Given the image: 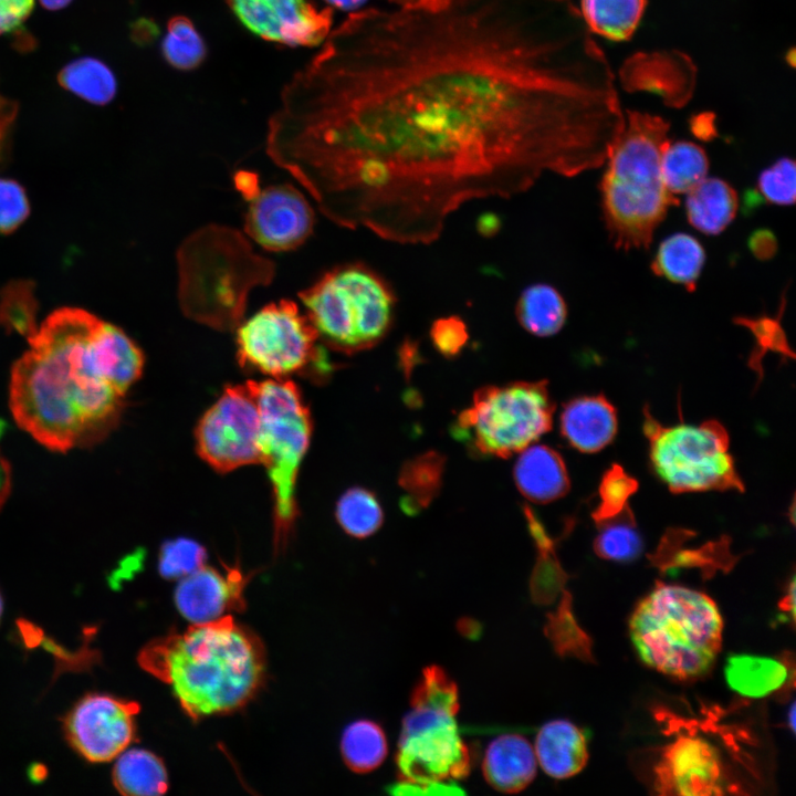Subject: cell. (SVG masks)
I'll list each match as a JSON object with an SVG mask.
<instances>
[{
    "label": "cell",
    "mask_w": 796,
    "mask_h": 796,
    "mask_svg": "<svg viewBox=\"0 0 796 796\" xmlns=\"http://www.w3.org/2000/svg\"><path fill=\"white\" fill-rule=\"evenodd\" d=\"M615 74L573 0L367 8L282 90L266 153L347 229L430 244L464 205L605 164Z\"/></svg>",
    "instance_id": "obj_1"
},
{
    "label": "cell",
    "mask_w": 796,
    "mask_h": 796,
    "mask_svg": "<svg viewBox=\"0 0 796 796\" xmlns=\"http://www.w3.org/2000/svg\"><path fill=\"white\" fill-rule=\"evenodd\" d=\"M27 339L30 348L10 376L9 404L18 426L55 452L103 441L117 427L126 395L113 380L105 321L63 307Z\"/></svg>",
    "instance_id": "obj_2"
},
{
    "label": "cell",
    "mask_w": 796,
    "mask_h": 796,
    "mask_svg": "<svg viewBox=\"0 0 796 796\" xmlns=\"http://www.w3.org/2000/svg\"><path fill=\"white\" fill-rule=\"evenodd\" d=\"M138 663L197 721L244 706L263 682L265 653L252 631L226 615L151 640Z\"/></svg>",
    "instance_id": "obj_3"
},
{
    "label": "cell",
    "mask_w": 796,
    "mask_h": 796,
    "mask_svg": "<svg viewBox=\"0 0 796 796\" xmlns=\"http://www.w3.org/2000/svg\"><path fill=\"white\" fill-rule=\"evenodd\" d=\"M670 123L659 115L627 111L625 126L600 180L603 219L619 250L649 248L674 198L661 172Z\"/></svg>",
    "instance_id": "obj_4"
},
{
    "label": "cell",
    "mask_w": 796,
    "mask_h": 796,
    "mask_svg": "<svg viewBox=\"0 0 796 796\" xmlns=\"http://www.w3.org/2000/svg\"><path fill=\"white\" fill-rule=\"evenodd\" d=\"M273 265L234 229L202 228L178 250L180 306L197 322L233 329L242 322L250 291L272 281Z\"/></svg>",
    "instance_id": "obj_5"
},
{
    "label": "cell",
    "mask_w": 796,
    "mask_h": 796,
    "mask_svg": "<svg viewBox=\"0 0 796 796\" xmlns=\"http://www.w3.org/2000/svg\"><path fill=\"white\" fill-rule=\"evenodd\" d=\"M723 620L705 594L678 585H660L636 607L629 635L640 660L673 678L706 673L722 645Z\"/></svg>",
    "instance_id": "obj_6"
},
{
    "label": "cell",
    "mask_w": 796,
    "mask_h": 796,
    "mask_svg": "<svg viewBox=\"0 0 796 796\" xmlns=\"http://www.w3.org/2000/svg\"><path fill=\"white\" fill-rule=\"evenodd\" d=\"M298 297L318 337L345 354L379 344L391 327L397 303L387 281L356 262L328 270Z\"/></svg>",
    "instance_id": "obj_7"
},
{
    "label": "cell",
    "mask_w": 796,
    "mask_h": 796,
    "mask_svg": "<svg viewBox=\"0 0 796 796\" xmlns=\"http://www.w3.org/2000/svg\"><path fill=\"white\" fill-rule=\"evenodd\" d=\"M260 411L261 462L266 468L274 498V548H284L297 505L298 469L310 444L312 421L296 385L286 379L253 381Z\"/></svg>",
    "instance_id": "obj_8"
},
{
    "label": "cell",
    "mask_w": 796,
    "mask_h": 796,
    "mask_svg": "<svg viewBox=\"0 0 796 796\" xmlns=\"http://www.w3.org/2000/svg\"><path fill=\"white\" fill-rule=\"evenodd\" d=\"M553 413L546 380L485 386L459 413L452 433L479 455L505 459L548 432Z\"/></svg>",
    "instance_id": "obj_9"
},
{
    "label": "cell",
    "mask_w": 796,
    "mask_h": 796,
    "mask_svg": "<svg viewBox=\"0 0 796 796\" xmlns=\"http://www.w3.org/2000/svg\"><path fill=\"white\" fill-rule=\"evenodd\" d=\"M643 416L651 467L671 492L744 490L729 452V434L719 421L667 427L648 408Z\"/></svg>",
    "instance_id": "obj_10"
},
{
    "label": "cell",
    "mask_w": 796,
    "mask_h": 796,
    "mask_svg": "<svg viewBox=\"0 0 796 796\" xmlns=\"http://www.w3.org/2000/svg\"><path fill=\"white\" fill-rule=\"evenodd\" d=\"M237 328V356L242 367L275 379L310 369L320 375L331 373L315 327L293 301L270 303Z\"/></svg>",
    "instance_id": "obj_11"
},
{
    "label": "cell",
    "mask_w": 796,
    "mask_h": 796,
    "mask_svg": "<svg viewBox=\"0 0 796 796\" xmlns=\"http://www.w3.org/2000/svg\"><path fill=\"white\" fill-rule=\"evenodd\" d=\"M455 715L448 710L411 706L402 720L395 754L398 781L423 784L469 775L472 755Z\"/></svg>",
    "instance_id": "obj_12"
},
{
    "label": "cell",
    "mask_w": 796,
    "mask_h": 796,
    "mask_svg": "<svg viewBox=\"0 0 796 796\" xmlns=\"http://www.w3.org/2000/svg\"><path fill=\"white\" fill-rule=\"evenodd\" d=\"M260 431L253 380L230 385L199 420L196 449L212 469L230 472L261 462Z\"/></svg>",
    "instance_id": "obj_13"
},
{
    "label": "cell",
    "mask_w": 796,
    "mask_h": 796,
    "mask_svg": "<svg viewBox=\"0 0 796 796\" xmlns=\"http://www.w3.org/2000/svg\"><path fill=\"white\" fill-rule=\"evenodd\" d=\"M134 701L92 693L82 698L63 722L71 746L86 761L105 763L123 753L135 736Z\"/></svg>",
    "instance_id": "obj_14"
},
{
    "label": "cell",
    "mask_w": 796,
    "mask_h": 796,
    "mask_svg": "<svg viewBox=\"0 0 796 796\" xmlns=\"http://www.w3.org/2000/svg\"><path fill=\"white\" fill-rule=\"evenodd\" d=\"M239 22L256 36L289 46L321 45L333 25V9L307 0H226Z\"/></svg>",
    "instance_id": "obj_15"
},
{
    "label": "cell",
    "mask_w": 796,
    "mask_h": 796,
    "mask_svg": "<svg viewBox=\"0 0 796 796\" xmlns=\"http://www.w3.org/2000/svg\"><path fill=\"white\" fill-rule=\"evenodd\" d=\"M244 230L269 251L296 249L311 235L314 212L306 198L292 185L258 189L249 199Z\"/></svg>",
    "instance_id": "obj_16"
},
{
    "label": "cell",
    "mask_w": 796,
    "mask_h": 796,
    "mask_svg": "<svg viewBox=\"0 0 796 796\" xmlns=\"http://www.w3.org/2000/svg\"><path fill=\"white\" fill-rule=\"evenodd\" d=\"M654 773L659 794L708 796L724 793L720 753L700 736L680 735L666 746Z\"/></svg>",
    "instance_id": "obj_17"
},
{
    "label": "cell",
    "mask_w": 796,
    "mask_h": 796,
    "mask_svg": "<svg viewBox=\"0 0 796 796\" xmlns=\"http://www.w3.org/2000/svg\"><path fill=\"white\" fill-rule=\"evenodd\" d=\"M221 574L213 567L201 566L181 578L175 591L179 612L192 624L219 619L231 610H243V589L248 582L240 569L229 568Z\"/></svg>",
    "instance_id": "obj_18"
},
{
    "label": "cell",
    "mask_w": 796,
    "mask_h": 796,
    "mask_svg": "<svg viewBox=\"0 0 796 796\" xmlns=\"http://www.w3.org/2000/svg\"><path fill=\"white\" fill-rule=\"evenodd\" d=\"M620 77L626 90L653 92L671 107H682L692 94L695 67L681 52H639L625 62Z\"/></svg>",
    "instance_id": "obj_19"
},
{
    "label": "cell",
    "mask_w": 796,
    "mask_h": 796,
    "mask_svg": "<svg viewBox=\"0 0 796 796\" xmlns=\"http://www.w3.org/2000/svg\"><path fill=\"white\" fill-rule=\"evenodd\" d=\"M615 407L601 395L569 400L563 408L559 429L574 449L594 453L608 446L617 433Z\"/></svg>",
    "instance_id": "obj_20"
},
{
    "label": "cell",
    "mask_w": 796,
    "mask_h": 796,
    "mask_svg": "<svg viewBox=\"0 0 796 796\" xmlns=\"http://www.w3.org/2000/svg\"><path fill=\"white\" fill-rule=\"evenodd\" d=\"M536 761L534 747L523 735L502 734L486 747L482 773L494 789L506 794L519 793L535 778Z\"/></svg>",
    "instance_id": "obj_21"
},
{
    "label": "cell",
    "mask_w": 796,
    "mask_h": 796,
    "mask_svg": "<svg viewBox=\"0 0 796 796\" xmlns=\"http://www.w3.org/2000/svg\"><path fill=\"white\" fill-rule=\"evenodd\" d=\"M513 476L522 495L535 503L553 502L564 496L570 488L563 458L544 444H530L522 450Z\"/></svg>",
    "instance_id": "obj_22"
},
{
    "label": "cell",
    "mask_w": 796,
    "mask_h": 796,
    "mask_svg": "<svg viewBox=\"0 0 796 796\" xmlns=\"http://www.w3.org/2000/svg\"><path fill=\"white\" fill-rule=\"evenodd\" d=\"M534 752L542 769L557 779L578 774L588 761L586 734L567 720L545 723L536 734Z\"/></svg>",
    "instance_id": "obj_23"
},
{
    "label": "cell",
    "mask_w": 796,
    "mask_h": 796,
    "mask_svg": "<svg viewBox=\"0 0 796 796\" xmlns=\"http://www.w3.org/2000/svg\"><path fill=\"white\" fill-rule=\"evenodd\" d=\"M687 193L684 207L688 222L706 235L723 232L737 213L739 195L721 178H704Z\"/></svg>",
    "instance_id": "obj_24"
},
{
    "label": "cell",
    "mask_w": 796,
    "mask_h": 796,
    "mask_svg": "<svg viewBox=\"0 0 796 796\" xmlns=\"http://www.w3.org/2000/svg\"><path fill=\"white\" fill-rule=\"evenodd\" d=\"M705 260L704 247L695 237L675 232L659 243L650 266L657 276L693 292Z\"/></svg>",
    "instance_id": "obj_25"
},
{
    "label": "cell",
    "mask_w": 796,
    "mask_h": 796,
    "mask_svg": "<svg viewBox=\"0 0 796 796\" xmlns=\"http://www.w3.org/2000/svg\"><path fill=\"white\" fill-rule=\"evenodd\" d=\"M519 324L537 337L556 335L567 321V304L553 285L534 283L527 285L515 303Z\"/></svg>",
    "instance_id": "obj_26"
},
{
    "label": "cell",
    "mask_w": 796,
    "mask_h": 796,
    "mask_svg": "<svg viewBox=\"0 0 796 796\" xmlns=\"http://www.w3.org/2000/svg\"><path fill=\"white\" fill-rule=\"evenodd\" d=\"M647 0H580V14L591 34L615 42L628 41L637 31Z\"/></svg>",
    "instance_id": "obj_27"
},
{
    "label": "cell",
    "mask_w": 796,
    "mask_h": 796,
    "mask_svg": "<svg viewBox=\"0 0 796 796\" xmlns=\"http://www.w3.org/2000/svg\"><path fill=\"white\" fill-rule=\"evenodd\" d=\"M724 674L727 685L747 698H763L778 690L787 680V667L769 657L731 654Z\"/></svg>",
    "instance_id": "obj_28"
},
{
    "label": "cell",
    "mask_w": 796,
    "mask_h": 796,
    "mask_svg": "<svg viewBox=\"0 0 796 796\" xmlns=\"http://www.w3.org/2000/svg\"><path fill=\"white\" fill-rule=\"evenodd\" d=\"M112 778L115 788L127 796H157L166 793L168 775L154 753L133 748L117 756Z\"/></svg>",
    "instance_id": "obj_29"
},
{
    "label": "cell",
    "mask_w": 796,
    "mask_h": 796,
    "mask_svg": "<svg viewBox=\"0 0 796 796\" xmlns=\"http://www.w3.org/2000/svg\"><path fill=\"white\" fill-rule=\"evenodd\" d=\"M446 458L438 451H427L407 460L400 468L398 484L405 496L401 506L406 513L426 509L440 493Z\"/></svg>",
    "instance_id": "obj_30"
},
{
    "label": "cell",
    "mask_w": 796,
    "mask_h": 796,
    "mask_svg": "<svg viewBox=\"0 0 796 796\" xmlns=\"http://www.w3.org/2000/svg\"><path fill=\"white\" fill-rule=\"evenodd\" d=\"M709 158L703 147L689 140L667 144L661 157V172L672 195L687 193L706 177Z\"/></svg>",
    "instance_id": "obj_31"
},
{
    "label": "cell",
    "mask_w": 796,
    "mask_h": 796,
    "mask_svg": "<svg viewBox=\"0 0 796 796\" xmlns=\"http://www.w3.org/2000/svg\"><path fill=\"white\" fill-rule=\"evenodd\" d=\"M341 753L346 766L359 774L376 769L388 754L383 727L371 720H357L343 732Z\"/></svg>",
    "instance_id": "obj_32"
},
{
    "label": "cell",
    "mask_w": 796,
    "mask_h": 796,
    "mask_svg": "<svg viewBox=\"0 0 796 796\" xmlns=\"http://www.w3.org/2000/svg\"><path fill=\"white\" fill-rule=\"evenodd\" d=\"M59 82L65 90L97 105L111 102L117 90L111 69L93 57H81L65 65Z\"/></svg>",
    "instance_id": "obj_33"
},
{
    "label": "cell",
    "mask_w": 796,
    "mask_h": 796,
    "mask_svg": "<svg viewBox=\"0 0 796 796\" xmlns=\"http://www.w3.org/2000/svg\"><path fill=\"white\" fill-rule=\"evenodd\" d=\"M596 524L599 532L594 541V549L598 556L622 563L639 557L643 544L629 506L618 515Z\"/></svg>",
    "instance_id": "obj_34"
},
{
    "label": "cell",
    "mask_w": 796,
    "mask_h": 796,
    "mask_svg": "<svg viewBox=\"0 0 796 796\" xmlns=\"http://www.w3.org/2000/svg\"><path fill=\"white\" fill-rule=\"evenodd\" d=\"M336 520L350 536L365 538L376 533L384 512L377 496L365 488H350L337 501Z\"/></svg>",
    "instance_id": "obj_35"
},
{
    "label": "cell",
    "mask_w": 796,
    "mask_h": 796,
    "mask_svg": "<svg viewBox=\"0 0 796 796\" xmlns=\"http://www.w3.org/2000/svg\"><path fill=\"white\" fill-rule=\"evenodd\" d=\"M165 60L172 67L190 71L206 59L207 46L192 21L185 15H175L167 23L161 42Z\"/></svg>",
    "instance_id": "obj_36"
},
{
    "label": "cell",
    "mask_w": 796,
    "mask_h": 796,
    "mask_svg": "<svg viewBox=\"0 0 796 796\" xmlns=\"http://www.w3.org/2000/svg\"><path fill=\"white\" fill-rule=\"evenodd\" d=\"M34 284L15 281L0 292V325L29 338L36 329V300Z\"/></svg>",
    "instance_id": "obj_37"
},
{
    "label": "cell",
    "mask_w": 796,
    "mask_h": 796,
    "mask_svg": "<svg viewBox=\"0 0 796 796\" xmlns=\"http://www.w3.org/2000/svg\"><path fill=\"white\" fill-rule=\"evenodd\" d=\"M785 296H782L779 313L775 316L758 315L753 317L740 316L734 323L747 328L755 338V347L748 359L750 366L758 374L762 373L761 362L767 352L778 353L784 357L794 358V353L788 346L786 334L781 324L782 314L785 310Z\"/></svg>",
    "instance_id": "obj_38"
},
{
    "label": "cell",
    "mask_w": 796,
    "mask_h": 796,
    "mask_svg": "<svg viewBox=\"0 0 796 796\" xmlns=\"http://www.w3.org/2000/svg\"><path fill=\"white\" fill-rule=\"evenodd\" d=\"M410 706L442 709L458 714L460 709L458 685L443 668L436 664L428 666L411 691Z\"/></svg>",
    "instance_id": "obj_39"
},
{
    "label": "cell",
    "mask_w": 796,
    "mask_h": 796,
    "mask_svg": "<svg viewBox=\"0 0 796 796\" xmlns=\"http://www.w3.org/2000/svg\"><path fill=\"white\" fill-rule=\"evenodd\" d=\"M206 559L207 552L202 545L191 538L178 537L161 545L158 570L166 579L184 578L203 566Z\"/></svg>",
    "instance_id": "obj_40"
},
{
    "label": "cell",
    "mask_w": 796,
    "mask_h": 796,
    "mask_svg": "<svg viewBox=\"0 0 796 796\" xmlns=\"http://www.w3.org/2000/svg\"><path fill=\"white\" fill-rule=\"evenodd\" d=\"M637 490L638 482L635 478L620 465H611L601 478L598 489L600 501L591 513L593 520L598 523L621 513Z\"/></svg>",
    "instance_id": "obj_41"
},
{
    "label": "cell",
    "mask_w": 796,
    "mask_h": 796,
    "mask_svg": "<svg viewBox=\"0 0 796 796\" xmlns=\"http://www.w3.org/2000/svg\"><path fill=\"white\" fill-rule=\"evenodd\" d=\"M760 195L777 206H790L796 198V167L789 157H781L763 169L757 178Z\"/></svg>",
    "instance_id": "obj_42"
},
{
    "label": "cell",
    "mask_w": 796,
    "mask_h": 796,
    "mask_svg": "<svg viewBox=\"0 0 796 796\" xmlns=\"http://www.w3.org/2000/svg\"><path fill=\"white\" fill-rule=\"evenodd\" d=\"M429 337L436 350L451 359L459 356L468 345L469 331L460 316L448 315L432 322Z\"/></svg>",
    "instance_id": "obj_43"
},
{
    "label": "cell",
    "mask_w": 796,
    "mask_h": 796,
    "mask_svg": "<svg viewBox=\"0 0 796 796\" xmlns=\"http://www.w3.org/2000/svg\"><path fill=\"white\" fill-rule=\"evenodd\" d=\"M29 213L30 203L23 187L12 179L0 178V233L17 230Z\"/></svg>",
    "instance_id": "obj_44"
},
{
    "label": "cell",
    "mask_w": 796,
    "mask_h": 796,
    "mask_svg": "<svg viewBox=\"0 0 796 796\" xmlns=\"http://www.w3.org/2000/svg\"><path fill=\"white\" fill-rule=\"evenodd\" d=\"M387 792L392 795H463L465 792L454 781H442L432 783H408L398 781L388 786Z\"/></svg>",
    "instance_id": "obj_45"
},
{
    "label": "cell",
    "mask_w": 796,
    "mask_h": 796,
    "mask_svg": "<svg viewBox=\"0 0 796 796\" xmlns=\"http://www.w3.org/2000/svg\"><path fill=\"white\" fill-rule=\"evenodd\" d=\"M33 6L34 0H0V34L20 27Z\"/></svg>",
    "instance_id": "obj_46"
},
{
    "label": "cell",
    "mask_w": 796,
    "mask_h": 796,
    "mask_svg": "<svg viewBox=\"0 0 796 796\" xmlns=\"http://www.w3.org/2000/svg\"><path fill=\"white\" fill-rule=\"evenodd\" d=\"M747 247L754 258L760 261H768L777 253L778 242L771 229L758 228L751 232Z\"/></svg>",
    "instance_id": "obj_47"
},
{
    "label": "cell",
    "mask_w": 796,
    "mask_h": 796,
    "mask_svg": "<svg viewBox=\"0 0 796 796\" xmlns=\"http://www.w3.org/2000/svg\"><path fill=\"white\" fill-rule=\"evenodd\" d=\"M398 359L405 377L409 378L416 365L422 362L417 343L406 338L399 346Z\"/></svg>",
    "instance_id": "obj_48"
},
{
    "label": "cell",
    "mask_w": 796,
    "mask_h": 796,
    "mask_svg": "<svg viewBox=\"0 0 796 796\" xmlns=\"http://www.w3.org/2000/svg\"><path fill=\"white\" fill-rule=\"evenodd\" d=\"M692 134L701 140H711L716 136L714 116L708 113L698 114L690 121Z\"/></svg>",
    "instance_id": "obj_49"
},
{
    "label": "cell",
    "mask_w": 796,
    "mask_h": 796,
    "mask_svg": "<svg viewBox=\"0 0 796 796\" xmlns=\"http://www.w3.org/2000/svg\"><path fill=\"white\" fill-rule=\"evenodd\" d=\"M396 8L407 10L438 11L448 6L450 0H388Z\"/></svg>",
    "instance_id": "obj_50"
},
{
    "label": "cell",
    "mask_w": 796,
    "mask_h": 796,
    "mask_svg": "<svg viewBox=\"0 0 796 796\" xmlns=\"http://www.w3.org/2000/svg\"><path fill=\"white\" fill-rule=\"evenodd\" d=\"M15 113V105L8 98L0 95V153L2 150L6 135L9 130V126L13 122Z\"/></svg>",
    "instance_id": "obj_51"
},
{
    "label": "cell",
    "mask_w": 796,
    "mask_h": 796,
    "mask_svg": "<svg viewBox=\"0 0 796 796\" xmlns=\"http://www.w3.org/2000/svg\"><path fill=\"white\" fill-rule=\"evenodd\" d=\"M234 180L238 190L245 200L259 189L258 177L250 171H238Z\"/></svg>",
    "instance_id": "obj_52"
},
{
    "label": "cell",
    "mask_w": 796,
    "mask_h": 796,
    "mask_svg": "<svg viewBox=\"0 0 796 796\" xmlns=\"http://www.w3.org/2000/svg\"><path fill=\"white\" fill-rule=\"evenodd\" d=\"M11 490V468L0 451V511L4 505Z\"/></svg>",
    "instance_id": "obj_53"
},
{
    "label": "cell",
    "mask_w": 796,
    "mask_h": 796,
    "mask_svg": "<svg viewBox=\"0 0 796 796\" xmlns=\"http://www.w3.org/2000/svg\"><path fill=\"white\" fill-rule=\"evenodd\" d=\"M501 221L496 214L485 213L478 220V231L484 237L494 235L500 229Z\"/></svg>",
    "instance_id": "obj_54"
},
{
    "label": "cell",
    "mask_w": 796,
    "mask_h": 796,
    "mask_svg": "<svg viewBox=\"0 0 796 796\" xmlns=\"http://www.w3.org/2000/svg\"><path fill=\"white\" fill-rule=\"evenodd\" d=\"M329 7L341 9V10H347V11H356L359 10L367 0H325Z\"/></svg>",
    "instance_id": "obj_55"
},
{
    "label": "cell",
    "mask_w": 796,
    "mask_h": 796,
    "mask_svg": "<svg viewBox=\"0 0 796 796\" xmlns=\"http://www.w3.org/2000/svg\"><path fill=\"white\" fill-rule=\"evenodd\" d=\"M40 2L49 10H59L66 7L71 0H40Z\"/></svg>",
    "instance_id": "obj_56"
},
{
    "label": "cell",
    "mask_w": 796,
    "mask_h": 796,
    "mask_svg": "<svg viewBox=\"0 0 796 796\" xmlns=\"http://www.w3.org/2000/svg\"><path fill=\"white\" fill-rule=\"evenodd\" d=\"M789 720H790V727L794 731L795 730V705L794 704L790 708Z\"/></svg>",
    "instance_id": "obj_57"
},
{
    "label": "cell",
    "mask_w": 796,
    "mask_h": 796,
    "mask_svg": "<svg viewBox=\"0 0 796 796\" xmlns=\"http://www.w3.org/2000/svg\"><path fill=\"white\" fill-rule=\"evenodd\" d=\"M2 610H3V600H2V596H1V594H0V618H1V615H2Z\"/></svg>",
    "instance_id": "obj_58"
}]
</instances>
